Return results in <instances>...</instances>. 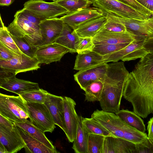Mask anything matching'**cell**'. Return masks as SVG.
Segmentation results:
<instances>
[{
	"label": "cell",
	"instance_id": "836d02e7",
	"mask_svg": "<svg viewBox=\"0 0 153 153\" xmlns=\"http://www.w3.org/2000/svg\"><path fill=\"white\" fill-rule=\"evenodd\" d=\"M105 137L97 134H89L87 140V153H101Z\"/></svg>",
	"mask_w": 153,
	"mask_h": 153
},
{
	"label": "cell",
	"instance_id": "8d00e7d4",
	"mask_svg": "<svg viewBox=\"0 0 153 153\" xmlns=\"http://www.w3.org/2000/svg\"><path fill=\"white\" fill-rule=\"evenodd\" d=\"M92 38L78 36L76 41L75 48L78 53L92 51L94 47Z\"/></svg>",
	"mask_w": 153,
	"mask_h": 153
},
{
	"label": "cell",
	"instance_id": "7402d4cb",
	"mask_svg": "<svg viewBox=\"0 0 153 153\" xmlns=\"http://www.w3.org/2000/svg\"><path fill=\"white\" fill-rule=\"evenodd\" d=\"M0 88L18 95L23 92L39 90L40 88L38 83L17 78L16 76L11 77L8 81L3 83L0 86Z\"/></svg>",
	"mask_w": 153,
	"mask_h": 153
},
{
	"label": "cell",
	"instance_id": "277c9868",
	"mask_svg": "<svg viewBox=\"0 0 153 153\" xmlns=\"http://www.w3.org/2000/svg\"><path fill=\"white\" fill-rule=\"evenodd\" d=\"M151 53H153V36H135L133 41L123 49L103 56V62L134 60Z\"/></svg>",
	"mask_w": 153,
	"mask_h": 153
},
{
	"label": "cell",
	"instance_id": "e0dca14e",
	"mask_svg": "<svg viewBox=\"0 0 153 153\" xmlns=\"http://www.w3.org/2000/svg\"><path fill=\"white\" fill-rule=\"evenodd\" d=\"M135 36L128 31L114 32L106 30L102 27L92 38V39L94 45L129 44L133 41Z\"/></svg>",
	"mask_w": 153,
	"mask_h": 153
},
{
	"label": "cell",
	"instance_id": "4316f807",
	"mask_svg": "<svg viewBox=\"0 0 153 153\" xmlns=\"http://www.w3.org/2000/svg\"><path fill=\"white\" fill-rule=\"evenodd\" d=\"M115 114L128 125L142 133H145L146 127L141 118L128 109L120 110Z\"/></svg>",
	"mask_w": 153,
	"mask_h": 153
},
{
	"label": "cell",
	"instance_id": "83f0119b",
	"mask_svg": "<svg viewBox=\"0 0 153 153\" xmlns=\"http://www.w3.org/2000/svg\"><path fill=\"white\" fill-rule=\"evenodd\" d=\"M15 124L47 147L53 150H56L55 147L47 138L45 133L33 125L30 121L27 120L25 122L16 123Z\"/></svg>",
	"mask_w": 153,
	"mask_h": 153
},
{
	"label": "cell",
	"instance_id": "603a6c76",
	"mask_svg": "<svg viewBox=\"0 0 153 153\" xmlns=\"http://www.w3.org/2000/svg\"><path fill=\"white\" fill-rule=\"evenodd\" d=\"M25 144V152L27 153H57L59 152L47 147L27 132L16 126Z\"/></svg>",
	"mask_w": 153,
	"mask_h": 153
},
{
	"label": "cell",
	"instance_id": "f35d334b",
	"mask_svg": "<svg viewBox=\"0 0 153 153\" xmlns=\"http://www.w3.org/2000/svg\"><path fill=\"white\" fill-rule=\"evenodd\" d=\"M18 11L28 20L39 26L40 22L45 19L44 18L27 9L23 8Z\"/></svg>",
	"mask_w": 153,
	"mask_h": 153
},
{
	"label": "cell",
	"instance_id": "7c38bea8",
	"mask_svg": "<svg viewBox=\"0 0 153 153\" xmlns=\"http://www.w3.org/2000/svg\"><path fill=\"white\" fill-rule=\"evenodd\" d=\"M41 63L35 58H32L22 53L8 60L0 59V67L19 73L37 70Z\"/></svg>",
	"mask_w": 153,
	"mask_h": 153
},
{
	"label": "cell",
	"instance_id": "db71d44e",
	"mask_svg": "<svg viewBox=\"0 0 153 153\" xmlns=\"http://www.w3.org/2000/svg\"></svg>",
	"mask_w": 153,
	"mask_h": 153
},
{
	"label": "cell",
	"instance_id": "681fc988",
	"mask_svg": "<svg viewBox=\"0 0 153 153\" xmlns=\"http://www.w3.org/2000/svg\"><path fill=\"white\" fill-rule=\"evenodd\" d=\"M5 26L4 25V24L3 23L2 20L1 15L0 14V29H3L4 28Z\"/></svg>",
	"mask_w": 153,
	"mask_h": 153
},
{
	"label": "cell",
	"instance_id": "5b68a950",
	"mask_svg": "<svg viewBox=\"0 0 153 153\" xmlns=\"http://www.w3.org/2000/svg\"><path fill=\"white\" fill-rule=\"evenodd\" d=\"M0 114L14 123L25 122L29 118L25 101L20 96L1 93Z\"/></svg>",
	"mask_w": 153,
	"mask_h": 153
},
{
	"label": "cell",
	"instance_id": "cb8c5ba5",
	"mask_svg": "<svg viewBox=\"0 0 153 153\" xmlns=\"http://www.w3.org/2000/svg\"><path fill=\"white\" fill-rule=\"evenodd\" d=\"M103 56L93 51L78 53L74 69L84 70L103 62Z\"/></svg>",
	"mask_w": 153,
	"mask_h": 153
},
{
	"label": "cell",
	"instance_id": "8fae6325",
	"mask_svg": "<svg viewBox=\"0 0 153 153\" xmlns=\"http://www.w3.org/2000/svg\"><path fill=\"white\" fill-rule=\"evenodd\" d=\"M0 141L7 153H16L25 145L15 124L12 128L0 123Z\"/></svg>",
	"mask_w": 153,
	"mask_h": 153
},
{
	"label": "cell",
	"instance_id": "484cf974",
	"mask_svg": "<svg viewBox=\"0 0 153 153\" xmlns=\"http://www.w3.org/2000/svg\"><path fill=\"white\" fill-rule=\"evenodd\" d=\"M81 116H78L76 137L72 148L76 153H87V140L88 134L82 122Z\"/></svg>",
	"mask_w": 153,
	"mask_h": 153
},
{
	"label": "cell",
	"instance_id": "c3c4849f",
	"mask_svg": "<svg viewBox=\"0 0 153 153\" xmlns=\"http://www.w3.org/2000/svg\"><path fill=\"white\" fill-rule=\"evenodd\" d=\"M0 153H7V152L3 145L0 141Z\"/></svg>",
	"mask_w": 153,
	"mask_h": 153
},
{
	"label": "cell",
	"instance_id": "ac0fdd59",
	"mask_svg": "<svg viewBox=\"0 0 153 153\" xmlns=\"http://www.w3.org/2000/svg\"><path fill=\"white\" fill-rule=\"evenodd\" d=\"M44 104L47 107L55 125L66 133L64 118L63 97L48 92Z\"/></svg>",
	"mask_w": 153,
	"mask_h": 153
},
{
	"label": "cell",
	"instance_id": "44dd1931",
	"mask_svg": "<svg viewBox=\"0 0 153 153\" xmlns=\"http://www.w3.org/2000/svg\"><path fill=\"white\" fill-rule=\"evenodd\" d=\"M106 21L103 14L88 20L74 30L79 36L92 38L103 27Z\"/></svg>",
	"mask_w": 153,
	"mask_h": 153
},
{
	"label": "cell",
	"instance_id": "4fadbf2b",
	"mask_svg": "<svg viewBox=\"0 0 153 153\" xmlns=\"http://www.w3.org/2000/svg\"><path fill=\"white\" fill-rule=\"evenodd\" d=\"M64 118L65 134L70 142L75 139L78 123V116L75 109L76 103L70 97H63Z\"/></svg>",
	"mask_w": 153,
	"mask_h": 153
},
{
	"label": "cell",
	"instance_id": "ffe728a7",
	"mask_svg": "<svg viewBox=\"0 0 153 153\" xmlns=\"http://www.w3.org/2000/svg\"><path fill=\"white\" fill-rule=\"evenodd\" d=\"M103 13L97 8L87 7L76 12L68 13L60 19L74 30L83 23Z\"/></svg>",
	"mask_w": 153,
	"mask_h": 153
},
{
	"label": "cell",
	"instance_id": "bcb514c9",
	"mask_svg": "<svg viewBox=\"0 0 153 153\" xmlns=\"http://www.w3.org/2000/svg\"><path fill=\"white\" fill-rule=\"evenodd\" d=\"M0 123L12 128L14 127L15 125L14 123L5 118L1 114H0Z\"/></svg>",
	"mask_w": 153,
	"mask_h": 153
},
{
	"label": "cell",
	"instance_id": "7bdbcfd3",
	"mask_svg": "<svg viewBox=\"0 0 153 153\" xmlns=\"http://www.w3.org/2000/svg\"><path fill=\"white\" fill-rule=\"evenodd\" d=\"M16 75L13 71L0 67V86L11 77Z\"/></svg>",
	"mask_w": 153,
	"mask_h": 153
},
{
	"label": "cell",
	"instance_id": "ab89813d",
	"mask_svg": "<svg viewBox=\"0 0 153 153\" xmlns=\"http://www.w3.org/2000/svg\"><path fill=\"white\" fill-rule=\"evenodd\" d=\"M103 27L106 30L114 32H121L127 31L123 25L107 19Z\"/></svg>",
	"mask_w": 153,
	"mask_h": 153
},
{
	"label": "cell",
	"instance_id": "60d3db41",
	"mask_svg": "<svg viewBox=\"0 0 153 153\" xmlns=\"http://www.w3.org/2000/svg\"><path fill=\"white\" fill-rule=\"evenodd\" d=\"M136 153H153V143L148 139L142 143L135 144Z\"/></svg>",
	"mask_w": 153,
	"mask_h": 153
},
{
	"label": "cell",
	"instance_id": "74e56055",
	"mask_svg": "<svg viewBox=\"0 0 153 153\" xmlns=\"http://www.w3.org/2000/svg\"><path fill=\"white\" fill-rule=\"evenodd\" d=\"M123 4L143 14L153 16L152 12L142 5L135 0H117Z\"/></svg>",
	"mask_w": 153,
	"mask_h": 153
},
{
	"label": "cell",
	"instance_id": "2e32d148",
	"mask_svg": "<svg viewBox=\"0 0 153 153\" xmlns=\"http://www.w3.org/2000/svg\"><path fill=\"white\" fill-rule=\"evenodd\" d=\"M69 50L55 42L38 47L35 57L41 63L49 64L59 61Z\"/></svg>",
	"mask_w": 153,
	"mask_h": 153
},
{
	"label": "cell",
	"instance_id": "f6af8a7d",
	"mask_svg": "<svg viewBox=\"0 0 153 153\" xmlns=\"http://www.w3.org/2000/svg\"><path fill=\"white\" fill-rule=\"evenodd\" d=\"M142 5L153 12V0H135Z\"/></svg>",
	"mask_w": 153,
	"mask_h": 153
},
{
	"label": "cell",
	"instance_id": "f1b7e54d",
	"mask_svg": "<svg viewBox=\"0 0 153 153\" xmlns=\"http://www.w3.org/2000/svg\"><path fill=\"white\" fill-rule=\"evenodd\" d=\"M82 121L85 128L88 134H99L105 137H114L103 126L91 117L88 118L82 117Z\"/></svg>",
	"mask_w": 153,
	"mask_h": 153
},
{
	"label": "cell",
	"instance_id": "9c48e42d",
	"mask_svg": "<svg viewBox=\"0 0 153 153\" xmlns=\"http://www.w3.org/2000/svg\"><path fill=\"white\" fill-rule=\"evenodd\" d=\"M103 14L107 19L124 25L127 31L134 36H153V16L147 19L140 20Z\"/></svg>",
	"mask_w": 153,
	"mask_h": 153
},
{
	"label": "cell",
	"instance_id": "1f68e13d",
	"mask_svg": "<svg viewBox=\"0 0 153 153\" xmlns=\"http://www.w3.org/2000/svg\"><path fill=\"white\" fill-rule=\"evenodd\" d=\"M48 92L41 88L22 92L18 95L25 101L40 103H44Z\"/></svg>",
	"mask_w": 153,
	"mask_h": 153
},
{
	"label": "cell",
	"instance_id": "7a4b0ae2",
	"mask_svg": "<svg viewBox=\"0 0 153 153\" xmlns=\"http://www.w3.org/2000/svg\"><path fill=\"white\" fill-rule=\"evenodd\" d=\"M129 74L122 61L108 64L99 101L102 110L114 113L120 110L121 100Z\"/></svg>",
	"mask_w": 153,
	"mask_h": 153
},
{
	"label": "cell",
	"instance_id": "f546056e",
	"mask_svg": "<svg viewBox=\"0 0 153 153\" xmlns=\"http://www.w3.org/2000/svg\"><path fill=\"white\" fill-rule=\"evenodd\" d=\"M103 86V81L98 80L94 81L86 87L85 92V101L94 102L99 101Z\"/></svg>",
	"mask_w": 153,
	"mask_h": 153
},
{
	"label": "cell",
	"instance_id": "f5cc1de1",
	"mask_svg": "<svg viewBox=\"0 0 153 153\" xmlns=\"http://www.w3.org/2000/svg\"><path fill=\"white\" fill-rule=\"evenodd\" d=\"M2 29H0V31H1V30Z\"/></svg>",
	"mask_w": 153,
	"mask_h": 153
},
{
	"label": "cell",
	"instance_id": "d4e9b609",
	"mask_svg": "<svg viewBox=\"0 0 153 153\" xmlns=\"http://www.w3.org/2000/svg\"><path fill=\"white\" fill-rule=\"evenodd\" d=\"M78 36L75 30L64 23L62 30L55 42L68 48L69 52H76L75 43Z\"/></svg>",
	"mask_w": 153,
	"mask_h": 153
},
{
	"label": "cell",
	"instance_id": "8992f818",
	"mask_svg": "<svg viewBox=\"0 0 153 153\" xmlns=\"http://www.w3.org/2000/svg\"><path fill=\"white\" fill-rule=\"evenodd\" d=\"M13 21L7 27L10 33L17 37H24L30 43L39 47L41 41L39 27L27 19L18 11Z\"/></svg>",
	"mask_w": 153,
	"mask_h": 153
},
{
	"label": "cell",
	"instance_id": "ba28073f",
	"mask_svg": "<svg viewBox=\"0 0 153 153\" xmlns=\"http://www.w3.org/2000/svg\"><path fill=\"white\" fill-rule=\"evenodd\" d=\"M25 102L31 123L44 133L52 132L56 128L55 124L44 103Z\"/></svg>",
	"mask_w": 153,
	"mask_h": 153
},
{
	"label": "cell",
	"instance_id": "b9f144b4",
	"mask_svg": "<svg viewBox=\"0 0 153 153\" xmlns=\"http://www.w3.org/2000/svg\"><path fill=\"white\" fill-rule=\"evenodd\" d=\"M18 56L0 41V59L8 60Z\"/></svg>",
	"mask_w": 153,
	"mask_h": 153
},
{
	"label": "cell",
	"instance_id": "52a82bcc",
	"mask_svg": "<svg viewBox=\"0 0 153 153\" xmlns=\"http://www.w3.org/2000/svg\"><path fill=\"white\" fill-rule=\"evenodd\" d=\"M91 0L93 6L103 14L140 20L147 19L152 16L138 11L117 0Z\"/></svg>",
	"mask_w": 153,
	"mask_h": 153
},
{
	"label": "cell",
	"instance_id": "ee69618b",
	"mask_svg": "<svg viewBox=\"0 0 153 153\" xmlns=\"http://www.w3.org/2000/svg\"><path fill=\"white\" fill-rule=\"evenodd\" d=\"M147 130L148 132V137L150 141L153 143V117L150 118L147 123Z\"/></svg>",
	"mask_w": 153,
	"mask_h": 153
},
{
	"label": "cell",
	"instance_id": "30bf717a",
	"mask_svg": "<svg viewBox=\"0 0 153 153\" xmlns=\"http://www.w3.org/2000/svg\"><path fill=\"white\" fill-rule=\"evenodd\" d=\"M24 9L31 11L45 19L57 17L68 12L56 2H46L43 0H30L24 4Z\"/></svg>",
	"mask_w": 153,
	"mask_h": 153
},
{
	"label": "cell",
	"instance_id": "3957f363",
	"mask_svg": "<svg viewBox=\"0 0 153 153\" xmlns=\"http://www.w3.org/2000/svg\"><path fill=\"white\" fill-rule=\"evenodd\" d=\"M114 137L123 138L135 144L142 142L148 138L147 134L128 125L114 113L97 109L91 115Z\"/></svg>",
	"mask_w": 153,
	"mask_h": 153
},
{
	"label": "cell",
	"instance_id": "e575fe53",
	"mask_svg": "<svg viewBox=\"0 0 153 153\" xmlns=\"http://www.w3.org/2000/svg\"><path fill=\"white\" fill-rule=\"evenodd\" d=\"M0 41L9 50L19 56L23 53L18 48L5 27L0 31Z\"/></svg>",
	"mask_w": 153,
	"mask_h": 153
},
{
	"label": "cell",
	"instance_id": "4dcf8cb0",
	"mask_svg": "<svg viewBox=\"0 0 153 153\" xmlns=\"http://www.w3.org/2000/svg\"><path fill=\"white\" fill-rule=\"evenodd\" d=\"M71 13L88 7L92 2L91 0H62L56 1Z\"/></svg>",
	"mask_w": 153,
	"mask_h": 153
},
{
	"label": "cell",
	"instance_id": "816d5d0a",
	"mask_svg": "<svg viewBox=\"0 0 153 153\" xmlns=\"http://www.w3.org/2000/svg\"><path fill=\"white\" fill-rule=\"evenodd\" d=\"M53 1H55V0H51Z\"/></svg>",
	"mask_w": 153,
	"mask_h": 153
},
{
	"label": "cell",
	"instance_id": "6da1fadb",
	"mask_svg": "<svg viewBox=\"0 0 153 153\" xmlns=\"http://www.w3.org/2000/svg\"><path fill=\"white\" fill-rule=\"evenodd\" d=\"M133 112L145 118L153 113V54L140 58L129 73L123 93Z\"/></svg>",
	"mask_w": 153,
	"mask_h": 153
},
{
	"label": "cell",
	"instance_id": "d6986e66",
	"mask_svg": "<svg viewBox=\"0 0 153 153\" xmlns=\"http://www.w3.org/2000/svg\"><path fill=\"white\" fill-rule=\"evenodd\" d=\"M101 153H136L135 144L121 138L106 136Z\"/></svg>",
	"mask_w": 153,
	"mask_h": 153
},
{
	"label": "cell",
	"instance_id": "d590c367",
	"mask_svg": "<svg viewBox=\"0 0 153 153\" xmlns=\"http://www.w3.org/2000/svg\"><path fill=\"white\" fill-rule=\"evenodd\" d=\"M128 44H96L94 45L92 51L103 56L121 50Z\"/></svg>",
	"mask_w": 153,
	"mask_h": 153
},
{
	"label": "cell",
	"instance_id": "5bb4252c",
	"mask_svg": "<svg viewBox=\"0 0 153 153\" xmlns=\"http://www.w3.org/2000/svg\"><path fill=\"white\" fill-rule=\"evenodd\" d=\"M108 63L102 62L91 67L79 71L74 75L75 81L81 88H85L92 82L98 80L103 81Z\"/></svg>",
	"mask_w": 153,
	"mask_h": 153
},
{
	"label": "cell",
	"instance_id": "7dc6e473",
	"mask_svg": "<svg viewBox=\"0 0 153 153\" xmlns=\"http://www.w3.org/2000/svg\"><path fill=\"white\" fill-rule=\"evenodd\" d=\"M14 0H0V6H9Z\"/></svg>",
	"mask_w": 153,
	"mask_h": 153
},
{
	"label": "cell",
	"instance_id": "9a60e30c",
	"mask_svg": "<svg viewBox=\"0 0 153 153\" xmlns=\"http://www.w3.org/2000/svg\"><path fill=\"white\" fill-rule=\"evenodd\" d=\"M64 24L62 19L57 17L42 20L39 24L41 36L40 46L54 42L60 33Z\"/></svg>",
	"mask_w": 153,
	"mask_h": 153
},
{
	"label": "cell",
	"instance_id": "f907efd6",
	"mask_svg": "<svg viewBox=\"0 0 153 153\" xmlns=\"http://www.w3.org/2000/svg\"><path fill=\"white\" fill-rule=\"evenodd\" d=\"M62 0H55V1H54L56 2L59 1H61Z\"/></svg>",
	"mask_w": 153,
	"mask_h": 153
},
{
	"label": "cell",
	"instance_id": "d6a6232c",
	"mask_svg": "<svg viewBox=\"0 0 153 153\" xmlns=\"http://www.w3.org/2000/svg\"><path fill=\"white\" fill-rule=\"evenodd\" d=\"M11 35L18 48L23 53L30 57H35L38 47L30 43L24 37H17L11 34Z\"/></svg>",
	"mask_w": 153,
	"mask_h": 153
}]
</instances>
